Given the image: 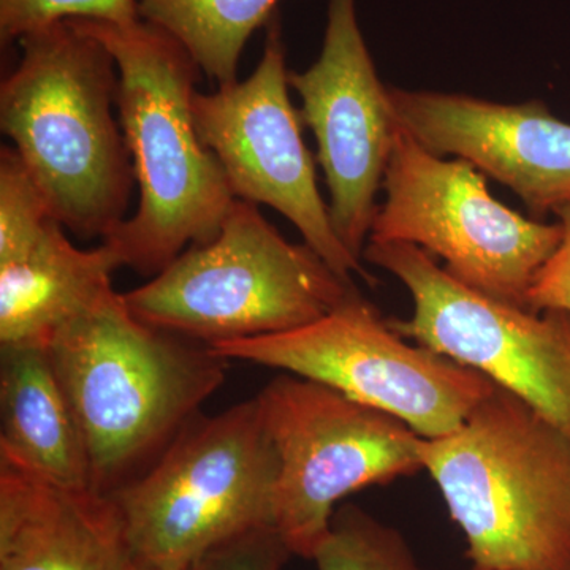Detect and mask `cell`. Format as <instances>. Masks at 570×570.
<instances>
[{
  "mask_svg": "<svg viewBox=\"0 0 570 570\" xmlns=\"http://www.w3.org/2000/svg\"><path fill=\"white\" fill-rule=\"evenodd\" d=\"M0 463L94 490L91 461L48 347H0Z\"/></svg>",
  "mask_w": 570,
  "mask_h": 570,
  "instance_id": "cell-16",
  "label": "cell"
},
{
  "mask_svg": "<svg viewBox=\"0 0 570 570\" xmlns=\"http://www.w3.org/2000/svg\"><path fill=\"white\" fill-rule=\"evenodd\" d=\"M277 478L257 397L209 417L200 412L148 471L110 494L135 568L194 570L220 543L275 528Z\"/></svg>",
  "mask_w": 570,
  "mask_h": 570,
  "instance_id": "cell-6",
  "label": "cell"
},
{
  "mask_svg": "<svg viewBox=\"0 0 570 570\" xmlns=\"http://www.w3.org/2000/svg\"><path fill=\"white\" fill-rule=\"evenodd\" d=\"M134 570H141V569H137V568H135Z\"/></svg>",
  "mask_w": 570,
  "mask_h": 570,
  "instance_id": "cell-23",
  "label": "cell"
},
{
  "mask_svg": "<svg viewBox=\"0 0 570 570\" xmlns=\"http://www.w3.org/2000/svg\"><path fill=\"white\" fill-rule=\"evenodd\" d=\"M48 351L85 436L92 489L107 497L159 460L223 387L230 362L138 321L119 292L62 328Z\"/></svg>",
  "mask_w": 570,
  "mask_h": 570,
  "instance_id": "cell-3",
  "label": "cell"
},
{
  "mask_svg": "<svg viewBox=\"0 0 570 570\" xmlns=\"http://www.w3.org/2000/svg\"><path fill=\"white\" fill-rule=\"evenodd\" d=\"M292 557L275 528H257L220 543L194 570H283Z\"/></svg>",
  "mask_w": 570,
  "mask_h": 570,
  "instance_id": "cell-21",
  "label": "cell"
},
{
  "mask_svg": "<svg viewBox=\"0 0 570 570\" xmlns=\"http://www.w3.org/2000/svg\"><path fill=\"white\" fill-rule=\"evenodd\" d=\"M367 242H401L441 257L472 291L528 307L535 277L560 246L561 224L528 219L489 193L464 160H444L396 127Z\"/></svg>",
  "mask_w": 570,
  "mask_h": 570,
  "instance_id": "cell-8",
  "label": "cell"
},
{
  "mask_svg": "<svg viewBox=\"0 0 570 570\" xmlns=\"http://www.w3.org/2000/svg\"><path fill=\"white\" fill-rule=\"evenodd\" d=\"M557 214L562 227L560 246L540 269L528 295V307L535 313L547 309L570 313V204Z\"/></svg>",
  "mask_w": 570,
  "mask_h": 570,
  "instance_id": "cell-22",
  "label": "cell"
},
{
  "mask_svg": "<svg viewBox=\"0 0 570 570\" xmlns=\"http://www.w3.org/2000/svg\"><path fill=\"white\" fill-rule=\"evenodd\" d=\"M363 261L387 269L412 296L411 317L389 318L396 333L479 371L570 441V313L490 298L409 243L367 242Z\"/></svg>",
  "mask_w": 570,
  "mask_h": 570,
  "instance_id": "cell-10",
  "label": "cell"
},
{
  "mask_svg": "<svg viewBox=\"0 0 570 570\" xmlns=\"http://www.w3.org/2000/svg\"><path fill=\"white\" fill-rule=\"evenodd\" d=\"M313 561L318 570H426L400 531L355 504L336 509Z\"/></svg>",
  "mask_w": 570,
  "mask_h": 570,
  "instance_id": "cell-18",
  "label": "cell"
},
{
  "mask_svg": "<svg viewBox=\"0 0 570 570\" xmlns=\"http://www.w3.org/2000/svg\"><path fill=\"white\" fill-rule=\"evenodd\" d=\"M0 86V129L39 184L52 217L81 238L127 219L135 181L107 47L75 21L28 33Z\"/></svg>",
  "mask_w": 570,
  "mask_h": 570,
  "instance_id": "cell-1",
  "label": "cell"
},
{
  "mask_svg": "<svg viewBox=\"0 0 570 570\" xmlns=\"http://www.w3.org/2000/svg\"><path fill=\"white\" fill-rule=\"evenodd\" d=\"M118 505L0 463V570H134Z\"/></svg>",
  "mask_w": 570,
  "mask_h": 570,
  "instance_id": "cell-14",
  "label": "cell"
},
{
  "mask_svg": "<svg viewBox=\"0 0 570 570\" xmlns=\"http://www.w3.org/2000/svg\"><path fill=\"white\" fill-rule=\"evenodd\" d=\"M71 21L102 41L118 66V116L138 187L135 214L102 243L122 266L154 277L187 247L216 238L235 202L195 127L202 70L151 22Z\"/></svg>",
  "mask_w": 570,
  "mask_h": 570,
  "instance_id": "cell-2",
  "label": "cell"
},
{
  "mask_svg": "<svg viewBox=\"0 0 570 570\" xmlns=\"http://www.w3.org/2000/svg\"><path fill=\"white\" fill-rule=\"evenodd\" d=\"M288 88L283 29L275 14L266 24L264 55L247 80L195 94L198 137L219 160L235 198L283 214L344 281L354 283L358 275L376 284L333 227L303 140L305 124Z\"/></svg>",
  "mask_w": 570,
  "mask_h": 570,
  "instance_id": "cell-11",
  "label": "cell"
},
{
  "mask_svg": "<svg viewBox=\"0 0 570 570\" xmlns=\"http://www.w3.org/2000/svg\"><path fill=\"white\" fill-rule=\"evenodd\" d=\"M255 397L279 456L275 528L294 557L313 560L341 499L423 469L407 423L318 382L287 373Z\"/></svg>",
  "mask_w": 570,
  "mask_h": 570,
  "instance_id": "cell-9",
  "label": "cell"
},
{
  "mask_svg": "<svg viewBox=\"0 0 570 570\" xmlns=\"http://www.w3.org/2000/svg\"><path fill=\"white\" fill-rule=\"evenodd\" d=\"M420 459L472 570H570V441L519 396L497 385Z\"/></svg>",
  "mask_w": 570,
  "mask_h": 570,
  "instance_id": "cell-4",
  "label": "cell"
},
{
  "mask_svg": "<svg viewBox=\"0 0 570 570\" xmlns=\"http://www.w3.org/2000/svg\"><path fill=\"white\" fill-rule=\"evenodd\" d=\"M397 126L436 156H456L519 195L535 216L570 204V124L539 100L502 105L389 88Z\"/></svg>",
  "mask_w": 570,
  "mask_h": 570,
  "instance_id": "cell-13",
  "label": "cell"
},
{
  "mask_svg": "<svg viewBox=\"0 0 570 570\" xmlns=\"http://www.w3.org/2000/svg\"><path fill=\"white\" fill-rule=\"evenodd\" d=\"M56 220L50 205L11 146L0 151V265L28 253Z\"/></svg>",
  "mask_w": 570,
  "mask_h": 570,
  "instance_id": "cell-19",
  "label": "cell"
},
{
  "mask_svg": "<svg viewBox=\"0 0 570 570\" xmlns=\"http://www.w3.org/2000/svg\"><path fill=\"white\" fill-rule=\"evenodd\" d=\"M313 130L333 227L363 261L397 122L356 18L355 0H328L324 45L305 71H288Z\"/></svg>",
  "mask_w": 570,
  "mask_h": 570,
  "instance_id": "cell-12",
  "label": "cell"
},
{
  "mask_svg": "<svg viewBox=\"0 0 570 570\" xmlns=\"http://www.w3.org/2000/svg\"><path fill=\"white\" fill-rule=\"evenodd\" d=\"M122 268L102 245L80 249L58 220L36 245L0 265V347H48L55 336L115 291L111 276Z\"/></svg>",
  "mask_w": 570,
  "mask_h": 570,
  "instance_id": "cell-15",
  "label": "cell"
},
{
  "mask_svg": "<svg viewBox=\"0 0 570 570\" xmlns=\"http://www.w3.org/2000/svg\"><path fill=\"white\" fill-rule=\"evenodd\" d=\"M209 347L227 360L318 382L395 415L425 439L452 433L497 387L472 367L409 344L358 288L299 328Z\"/></svg>",
  "mask_w": 570,
  "mask_h": 570,
  "instance_id": "cell-7",
  "label": "cell"
},
{
  "mask_svg": "<svg viewBox=\"0 0 570 570\" xmlns=\"http://www.w3.org/2000/svg\"><path fill=\"white\" fill-rule=\"evenodd\" d=\"M354 291L313 247L288 242L258 205L235 198L216 238L122 296L146 325L214 346L299 328Z\"/></svg>",
  "mask_w": 570,
  "mask_h": 570,
  "instance_id": "cell-5",
  "label": "cell"
},
{
  "mask_svg": "<svg viewBox=\"0 0 570 570\" xmlns=\"http://www.w3.org/2000/svg\"><path fill=\"white\" fill-rule=\"evenodd\" d=\"M71 20L127 26L141 18L138 0H0V41L9 47L28 33Z\"/></svg>",
  "mask_w": 570,
  "mask_h": 570,
  "instance_id": "cell-20",
  "label": "cell"
},
{
  "mask_svg": "<svg viewBox=\"0 0 570 570\" xmlns=\"http://www.w3.org/2000/svg\"><path fill=\"white\" fill-rule=\"evenodd\" d=\"M279 0H138L142 21L183 45L209 80L236 81L247 40L275 17Z\"/></svg>",
  "mask_w": 570,
  "mask_h": 570,
  "instance_id": "cell-17",
  "label": "cell"
}]
</instances>
